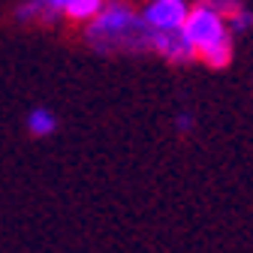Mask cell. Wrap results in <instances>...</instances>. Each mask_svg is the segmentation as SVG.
Segmentation results:
<instances>
[{
    "label": "cell",
    "instance_id": "cell-7",
    "mask_svg": "<svg viewBox=\"0 0 253 253\" xmlns=\"http://www.w3.org/2000/svg\"><path fill=\"white\" fill-rule=\"evenodd\" d=\"M103 6H106V0H70L63 15L73 18V21H93Z\"/></svg>",
    "mask_w": 253,
    "mask_h": 253
},
{
    "label": "cell",
    "instance_id": "cell-3",
    "mask_svg": "<svg viewBox=\"0 0 253 253\" xmlns=\"http://www.w3.org/2000/svg\"><path fill=\"white\" fill-rule=\"evenodd\" d=\"M187 12L190 9L184 0H151L142 18L151 30H181Z\"/></svg>",
    "mask_w": 253,
    "mask_h": 253
},
{
    "label": "cell",
    "instance_id": "cell-5",
    "mask_svg": "<svg viewBox=\"0 0 253 253\" xmlns=\"http://www.w3.org/2000/svg\"><path fill=\"white\" fill-rule=\"evenodd\" d=\"M70 0H27V3L15 12L21 21H34V18H42V21H51L57 18L63 9H67Z\"/></svg>",
    "mask_w": 253,
    "mask_h": 253
},
{
    "label": "cell",
    "instance_id": "cell-9",
    "mask_svg": "<svg viewBox=\"0 0 253 253\" xmlns=\"http://www.w3.org/2000/svg\"><path fill=\"white\" fill-rule=\"evenodd\" d=\"M229 27H232V30H238V34L250 30V27H253V12H247V9L241 6L235 15H229Z\"/></svg>",
    "mask_w": 253,
    "mask_h": 253
},
{
    "label": "cell",
    "instance_id": "cell-6",
    "mask_svg": "<svg viewBox=\"0 0 253 253\" xmlns=\"http://www.w3.org/2000/svg\"><path fill=\"white\" fill-rule=\"evenodd\" d=\"M27 130H30V136H37V139L51 136V133L57 130V118H54V112H48V109L37 106L34 112L27 115Z\"/></svg>",
    "mask_w": 253,
    "mask_h": 253
},
{
    "label": "cell",
    "instance_id": "cell-1",
    "mask_svg": "<svg viewBox=\"0 0 253 253\" xmlns=\"http://www.w3.org/2000/svg\"><path fill=\"white\" fill-rule=\"evenodd\" d=\"M87 40L100 51H112V48L142 51V48H151V27L126 3L112 0V3H106L100 9V15L90 21Z\"/></svg>",
    "mask_w": 253,
    "mask_h": 253
},
{
    "label": "cell",
    "instance_id": "cell-8",
    "mask_svg": "<svg viewBox=\"0 0 253 253\" xmlns=\"http://www.w3.org/2000/svg\"><path fill=\"white\" fill-rule=\"evenodd\" d=\"M199 57L208 63V67H214V70L229 67V60H232V42H229V37L220 40V42H214V45H208V48H202Z\"/></svg>",
    "mask_w": 253,
    "mask_h": 253
},
{
    "label": "cell",
    "instance_id": "cell-2",
    "mask_svg": "<svg viewBox=\"0 0 253 253\" xmlns=\"http://www.w3.org/2000/svg\"><path fill=\"white\" fill-rule=\"evenodd\" d=\"M181 34L187 37L190 45L196 48V54L202 48H208V45H214V42H220V40L229 37L226 34V18L220 15L217 9H211L208 3H202V6H196V9L187 12V18L181 24Z\"/></svg>",
    "mask_w": 253,
    "mask_h": 253
},
{
    "label": "cell",
    "instance_id": "cell-10",
    "mask_svg": "<svg viewBox=\"0 0 253 253\" xmlns=\"http://www.w3.org/2000/svg\"><path fill=\"white\" fill-rule=\"evenodd\" d=\"M190 124H193V118H190V115L178 118V130H190Z\"/></svg>",
    "mask_w": 253,
    "mask_h": 253
},
{
    "label": "cell",
    "instance_id": "cell-4",
    "mask_svg": "<svg viewBox=\"0 0 253 253\" xmlns=\"http://www.w3.org/2000/svg\"><path fill=\"white\" fill-rule=\"evenodd\" d=\"M151 51H160L172 63H187L196 54V48L187 42L181 30H151Z\"/></svg>",
    "mask_w": 253,
    "mask_h": 253
}]
</instances>
